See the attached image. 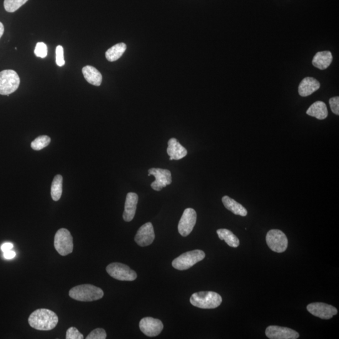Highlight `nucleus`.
I'll use <instances>...</instances> for the list:
<instances>
[{"label": "nucleus", "instance_id": "obj_1", "mask_svg": "<svg viewBox=\"0 0 339 339\" xmlns=\"http://www.w3.org/2000/svg\"><path fill=\"white\" fill-rule=\"evenodd\" d=\"M58 322L59 318L57 314L46 308L35 310L29 318V325L38 330H53Z\"/></svg>", "mask_w": 339, "mask_h": 339}, {"label": "nucleus", "instance_id": "obj_2", "mask_svg": "<svg viewBox=\"0 0 339 339\" xmlns=\"http://www.w3.org/2000/svg\"><path fill=\"white\" fill-rule=\"evenodd\" d=\"M70 297L79 301H93L103 297L104 292L96 286L84 284L72 288L69 292Z\"/></svg>", "mask_w": 339, "mask_h": 339}, {"label": "nucleus", "instance_id": "obj_3", "mask_svg": "<svg viewBox=\"0 0 339 339\" xmlns=\"http://www.w3.org/2000/svg\"><path fill=\"white\" fill-rule=\"evenodd\" d=\"M192 305L203 309H213L220 306L223 301L221 296L214 291H199L191 296Z\"/></svg>", "mask_w": 339, "mask_h": 339}, {"label": "nucleus", "instance_id": "obj_4", "mask_svg": "<svg viewBox=\"0 0 339 339\" xmlns=\"http://www.w3.org/2000/svg\"><path fill=\"white\" fill-rule=\"evenodd\" d=\"M205 257V253L199 249L186 252L173 261V266L178 270H188L199 261L203 260Z\"/></svg>", "mask_w": 339, "mask_h": 339}, {"label": "nucleus", "instance_id": "obj_5", "mask_svg": "<svg viewBox=\"0 0 339 339\" xmlns=\"http://www.w3.org/2000/svg\"><path fill=\"white\" fill-rule=\"evenodd\" d=\"M21 79L14 70L0 72V94L9 96L19 88Z\"/></svg>", "mask_w": 339, "mask_h": 339}, {"label": "nucleus", "instance_id": "obj_6", "mask_svg": "<svg viewBox=\"0 0 339 339\" xmlns=\"http://www.w3.org/2000/svg\"><path fill=\"white\" fill-rule=\"evenodd\" d=\"M54 247L62 256H66L73 251V238L69 230L65 228L57 231L54 238Z\"/></svg>", "mask_w": 339, "mask_h": 339}, {"label": "nucleus", "instance_id": "obj_7", "mask_svg": "<svg viewBox=\"0 0 339 339\" xmlns=\"http://www.w3.org/2000/svg\"><path fill=\"white\" fill-rule=\"evenodd\" d=\"M266 241L269 248L276 253H283L288 248L287 237L283 231L278 229H272L268 231L266 234Z\"/></svg>", "mask_w": 339, "mask_h": 339}, {"label": "nucleus", "instance_id": "obj_8", "mask_svg": "<svg viewBox=\"0 0 339 339\" xmlns=\"http://www.w3.org/2000/svg\"><path fill=\"white\" fill-rule=\"evenodd\" d=\"M106 271L112 278L119 281H131L135 280L137 278L135 271L123 263L109 264L106 267Z\"/></svg>", "mask_w": 339, "mask_h": 339}, {"label": "nucleus", "instance_id": "obj_9", "mask_svg": "<svg viewBox=\"0 0 339 339\" xmlns=\"http://www.w3.org/2000/svg\"><path fill=\"white\" fill-rule=\"evenodd\" d=\"M148 176H153L155 181L151 184V188L156 191H160L173 183L171 171L166 169L151 168L148 169Z\"/></svg>", "mask_w": 339, "mask_h": 339}, {"label": "nucleus", "instance_id": "obj_10", "mask_svg": "<svg viewBox=\"0 0 339 339\" xmlns=\"http://www.w3.org/2000/svg\"><path fill=\"white\" fill-rule=\"evenodd\" d=\"M197 221V213L194 209H186L179 221L178 229L181 236L186 237L193 231Z\"/></svg>", "mask_w": 339, "mask_h": 339}, {"label": "nucleus", "instance_id": "obj_11", "mask_svg": "<svg viewBox=\"0 0 339 339\" xmlns=\"http://www.w3.org/2000/svg\"><path fill=\"white\" fill-rule=\"evenodd\" d=\"M306 308H307L309 312L312 314L313 315L316 316V317L324 319V320H328L338 313L336 308L332 305L321 302L309 304L306 306Z\"/></svg>", "mask_w": 339, "mask_h": 339}, {"label": "nucleus", "instance_id": "obj_12", "mask_svg": "<svg viewBox=\"0 0 339 339\" xmlns=\"http://www.w3.org/2000/svg\"><path fill=\"white\" fill-rule=\"evenodd\" d=\"M139 326L142 332L148 336L158 335L163 328V323L161 320L152 317L142 318L139 321Z\"/></svg>", "mask_w": 339, "mask_h": 339}, {"label": "nucleus", "instance_id": "obj_13", "mask_svg": "<svg viewBox=\"0 0 339 339\" xmlns=\"http://www.w3.org/2000/svg\"><path fill=\"white\" fill-rule=\"evenodd\" d=\"M265 333L270 339H296L300 336L293 329L276 325L269 326Z\"/></svg>", "mask_w": 339, "mask_h": 339}, {"label": "nucleus", "instance_id": "obj_14", "mask_svg": "<svg viewBox=\"0 0 339 339\" xmlns=\"http://www.w3.org/2000/svg\"><path fill=\"white\" fill-rule=\"evenodd\" d=\"M155 235L153 226L151 223L143 224L138 232L134 238V241L138 245L141 247L148 246L153 243Z\"/></svg>", "mask_w": 339, "mask_h": 339}, {"label": "nucleus", "instance_id": "obj_15", "mask_svg": "<svg viewBox=\"0 0 339 339\" xmlns=\"http://www.w3.org/2000/svg\"><path fill=\"white\" fill-rule=\"evenodd\" d=\"M138 196L136 193H129L127 194L123 218L124 221L130 222L135 216Z\"/></svg>", "mask_w": 339, "mask_h": 339}, {"label": "nucleus", "instance_id": "obj_16", "mask_svg": "<svg viewBox=\"0 0 339 339\" xmlns=\"http://www.w3.org/2000/svg\"><path fill=\"white\" fill-rule=\"evenodd\" d=\"M167 153L169 156V160H179L184 158L188 154V150L179 143L175 138H171L168 141Z\"/></svg>", "mask_w": 339, "mask_h": 339}, {"label": "nucleus", "instance_id": "obj_17", "mask_svg": "<svg viewBox=\"0 0 339 339\" xmlns=\"http://www.w3.org/2000/svg\"><path fill=\"white\" fill-rule=\"evenodd\" d=\"M320 87V82L317 80L313 77H305L299 85L298 93L302 97L308 96L317 91Z\"/></svg>", "mask_w": 339, "mask_h": 339}, {"label": "nucleus", "instance_id": "obj_18", "mask_svg": "<svg viewBox=\"0 0 339 339\" xmlns=\"http://www.w3.org/2000/svg\"><path fill=\"white\" fill-rule=\"evenodd\" d=\"M82 71L84 78L89 84L96 86H100L103 81V76L95 67L91 66H85L82 68Z\"/></svg>", "mask_w": 339, "mask_h": 339}, {"label": "nucleus", "instance_id": "obj_19", "mask_svg": "<svg viewBox=\"0 0 339 339\" xmlns=\"http://www.w3.org/2000/svg\"><path fill=\"white\" fill-rule=\"evenodd\" d=\"M332 55L330 51L318 52L314 56L312 64L320 70L328 68L332 62Z\"/></svg>", "mask_w": 339, "mask_h": 339}, {"label": "nucleus", "instance_id": "obj_20", "mask_svg": "<svg viewBox=\"0 0 339 339\" xmlns=\"http://www.w3.org/2000/svg\"><path fill=\"white\" fill-rule=\"evenodd\" d=\"M308 115L315 117L319 120H323L328 116L327 108L325 103L322 101H316L310 106L306 111Z\"/></svg>", "mask_w": 339, "mask_h": 339}, {"label": "nucleus", "instance_id": "obj_21", "mask_svg": "<svg viewBox=\"0 0 339 339\" xmlns=\"http://www.w3.org/2000/svg\"><path fill=\"white\" fill-rule=\"evenodd\" d=\"M222 201L224 207L229 211L232 212L235 215L245 217L248 214V211L241 204L238 203L229 196H224Z\"/></svg>", "mask_w": 339, "mask_h": 339}, {"label": "nucleus", "instance_id": "obj_22", "mask_svg": "<svg viewBox=\"0 0 339 339\" xmlns=\"http://www.w3.org/2000/svg\"><path fill=\"white\" fill-rule=\"evenodd\" d=\"M217 234L221 240H224L229 246L233 247V248H238L240 243L238 237L228 229H218L217 231Z\"/></svg>", "mask_w": 339, "mask_h": 339}, {"label": "nucleus", "instance_id": "obj_23", "mask_svg": "<svg viewBox=\"0 0 339 339\" xmlns=\"http://www.w3.org/2000/svg\"><path fill=\"white\" fill-rule=\"evenodd\" d=\"M126 50V45L124 43L117 44L106 52V58L109 62H114L121 58Z\"/></svg>", "mask_w": 339, "mask_h": 339}, {"label": "nucleus", "instance_id": "obj_24", "mask_svg": "<svg viewBox=\"0 0 339 339\" xmlns=\"http://www.w3.org/2000/svg\"><path fill=\"white\" fill-rule=\"evenodd\" d=\"M62 183L63 178L61 175L55 177L51 186V197L54 201H58L62 194Z\"/></svg>", "mask_w": 339, "mask_h": 339}, {"label": "nucleus", "instance_id": "obj_25", "mask_svg": "<svg viewBox=\"0 0 339 339\" xmlns=\"http://www.w3.org/2000/svg\"><path fill=\"white\" fill-rule=\"evenodd\" d=\"M51 138L47 135L40 136L32 142L31 147L34 150L39 151L46 148L51 143Z\"/></svg>", "mask_w": 339, "mask_h": 339}, {"label": "nucleus", "instance_id": "obj_26", "mask_svg": "<svg viewBox=\"0 0 339 339\" xmlns=\"http://www.w3.org/2000/svg\"><path fill=\"white\" fill-rule=\"evenodd\" d=\"M28 1L29 0H5V9L9 13H14Z\"/></svg>", "mask_w": 339, "mask_h": 339}, {"label": "nucleus", "instance_id": "obj_27", "mask_svg": "<svg viewBox=\"0 0 339 339\" xmlns=\"http://www.w3.org/2000/svg\"><path fill=\"white\" fill-rule=\"evenodd\" d=\"M107 334L103 328H98L94 329L87 336L86 339H105Z\"/></svg>", "mask_w": 339, "mask_h": 339}, {"label": "nucleus", "instance_id": "obj_28", "mask_svg": "<svg viewBox=\"0 0 339 339\" xmlns=\"http://www.w3.org/2000/svg\"><path fill=\"white\" fill-rule=\"evenodd\" d=\"M35 55L41 58H45L47 56V46L43 42H39L36 45L34 51Z\"/></svg>", "mask_w": 339, "mask_h": 339}, {"label": "nucleus", "instance_id": "obj_29", "mask_svg": "<svg viewBox=\"0 0 339 339\" xmlns=\"http://www.w3.org/2000/svg\"><path fill=\"white\" fill-rule=\"evenodd\" d=\"M67 339H82L84 338V335L77 330L76 327L72 326L67 330Z\"/></svg>", "mask_w": 339, "mask_h": 339}, {"label": "nucleus", "instance_id": "obj_30", "mask_svg": "<svg viewBox=\"0 0 339 339\" xmlns=\"http://www.w3.org/2000/svg\"><path fill=\"white\" fill-rule=\"evenodd\" d=\"M56 64L59 67L65 65L64 49L61 46H58L56 48Z\"/></svg>", "mask_w": 339, "mask_h": 339}, {"label": "nucleus", "instance_id": "obj_31", "mask_svg": "<svg viewBox=\"0 0 339 339\" xmlns=\"http://www.w3.org/2000/svg\"><path fill=\"white\" fill-rule=\"evenodd\" d=\"M329 104L331 111L336 115H339V98L338 96L333 97L329 100Z\"/></svg>", "mask_w": 339, "mask_h": 339}, {"label": "nucleus", "instance_id": "obj_32", "mask_svg": "<svg viewBox=\"0 0 339 339\" xmlns=\"http://www.w3.org/2000/svg\"><path fill=\"white\" fill-rule=\"evenodd\" d=\"M4 256L5 258L7 259V260H11V259L16 257V253L12 250L5 251L4 252Z\"/></svg>", "mask_w": 339, "mask_h": 339}, {"label": "nucleus", "instance_id": "obj_33", "mask_svg": "<svg viewBox=\"0 0 339 339\" xmlns=\"http://www.w3.org/2000/svg\"><path fill=\"white\" fill-rule=\"evenodd\" d=\"M14 248V244L11 243H6L2 246V250L4 252L12 250Z\"/></svg>", "mask_w": 339, "mask_h": 339}, {"label": "nucleus", "instance_id": "obj_34", "mask_svg": "<svg viewBox=\"0 0 339 339\" xmlns=\"http://www.w3.org/2000/svg\"><path fill=\"white\" fill-rule=\"evenodd\" d=\"M4 26L2 22H0V39L2 38V37L3 36L4 33Z\"/></svg>", "mask_w": 339, "mask_h": 339}]
</instances>
